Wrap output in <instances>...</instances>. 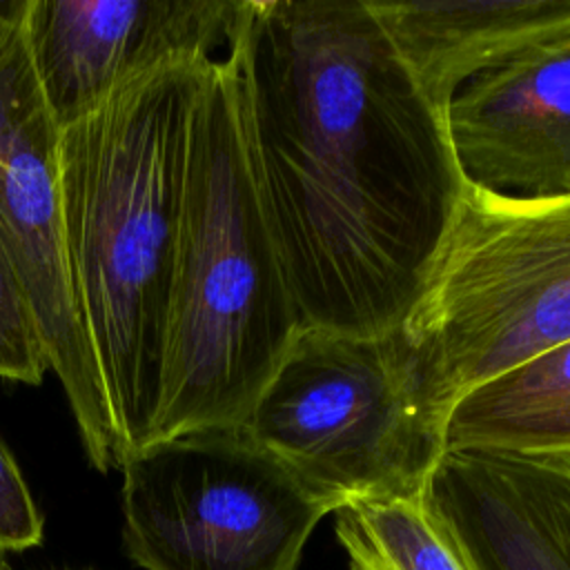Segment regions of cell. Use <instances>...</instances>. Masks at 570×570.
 Returning <instances> with one entry per match:
<instances>
[{
    "label": "cell",
    "mask_w": 570,
    "mask_h": 570,
    "mask_svg": "<svg viewBox=\"0 0 570 570\" xmlns=\"http://www.w3.org/2000/svg\"><path fill=\"white\" fill-rule=\"evenodd\" d=\"M249 147L301 325H403L468 178L365 0H247Z\"/></svg>",
    "instance_id": "1"
},
{
    "label": "cell",
    "mask_w": 570,
    "mask_h": 570,
    "mask_svg": "<svg viewBox=\"0 0 570 570\" xmlns=\"http://www.w3.org/2000/svg\"><path fill=\"white\" fill-rule=\"evenodd\" d=\"M209 65L191 60L147 73L58 138L67 281L105 394L118 470L154 434L191 120Z\"/></svg>",
    "instance_id": "2"
},
{
    "label": "cell",
    "mask_w": 570,
    "mask_h": 570,
    "mask_svg": "<svg viewBox=\"0 0 570 570\" xmlns=\"http://www.w3.org/2000/svg\"><path fill=\"white\" fill-rule=\"evenodd\" d=\"M298 327L256 178L240 67L229 47L212 60L191 120L151 443L240 428Z\"/></svg>",
    "instance_id": "3"
},
{
    "label": "cell",
    "mask_w": 570,
    "mask_h": 570,
    "mask_svg": "<svg viewBox=\"0 0 570 570\" xmlns=\"http://www.w3.org/2000/svg\"><path fill=\"white\" fill-rule=\"evenodd\" d=\"M240 428L330 514L421 497L445 452V419L401 327L301 325Z\"/></svg>",
    "instance_id": "4"
},
{
    "label": "cell",
    "mask_w": 570,
    "mask_h": 570,
    "mask_svg": "<svg viewBox=\"0 0 570 570\" xmlns=\"http://www.w3.org/2000/svg\"><path fill=\"white\" fill-rule=\"evenodd\" d=\"M436 412L570 341V191L501 194L470 180L401 325Z\"/></svg>",
    "instance_id": "5"
},
{
    "label": "cell",
    "mask_w": 570,
    "mask_h": 570,
    "mask_svg": "<svg viewBox=\"0 0 570 570\" xmlns=\"http://www.w3.org/2000/svg\"><path fill=\"white\" fill-rule=\"evenodd\" d=\"M120 472L122 543L142 570H301L330 514L243 428L156 441Z\"/></svg>",
    "instance_id": "6"
},
{
    "label": "cell",
    "mask_w": 570,
    "mask_h": 570,
    "mask_svg": "<svg viewBox=\"0 0 570 570\" xmlns=\"http://www.w3.org/2000/svg\"><path fill=\"white\" fill-rule=\"evenodd\" d=\"M24 0H0V234L24 285L49 372L89 463L118 470L116 441L65 265L58 138L22 31Z\"/></svg>",
    "instance_id": "7"
},
{
    "label": "cell",
    "mask_w": 570,
    "mask_h": 570,
    "mask_svg": "<svg viewBox=\"0 0 570 570\" xmlns=\"http://www.w3.org/2000/svg\"><path fill=\"white\" fill-rule=\"evenodd\" d=\"M247 0H24L22 31L58 131L125 85L227 51Z\"/></svg>",
    "instance_id": "8"
},
{
    "label": "cell",
    "mask_w": 570,
    "mask_h": 570,
    "mask_svg": "<svg viewBox=\"0 0 570 570\" xmlns=\"http://www.w3.org/2000/svg\"><path fill=\"white\" fill-rule=\"evenodd\" d=\"M445 125L472 185L517 196L570 191V31L470 80Z\"/></svg>",
    "instance_id": "9"
},
{
    "label": "cell",
    "mask_w": 570,
    "mask_h": 570,
    "mask_svg": "<svg viewBox=\"0 0 570 570\" xmlns=\"http://www.w3.org/2000/svg\"><path fill=\"white\" fill-rule=\"evenodd\" d=\"M423 499L474 570H570V463L445 450Z\"/></svg>",
    "instance_id": "10"
},
{
    "label": "cell",
    "mask_w": 570,
    "mask_h": 570,
    "mask_svg": "<svg viewBox=\"0 0 570 570\" xmlns=\"http://www.w3.org/2000/svg\"><path fill=\"white\" fill-rule=\"evenodd\" d=\"M390 45L445 114L474 78L570 31V0H365Z\"/></svg>",
    "instance_id": "11"
},
{
    "label": "cell",
    "mask_w": 570,
    "mask_h": 570,
    "mask_svg": "<svg viewBox=\"0 0 570 570\" xmlns=\"http://www.w3.org/2000/svg\"><path fill=\"white\" fill-rule=\"evenodd\" d=\"M445 450H488L570 463V341L461 396Z\"/></svg>",
    "instance_id": "12"
},
{
    "label": "cell",
    "mask_w": 570,
    "mask_h": 570,
    "mask_svg": "<svg viewBox=\"0 0 570 570\" xmlns=\"http://www.w3.org/2000/svg\"><path fill=\"white\" fill-rule=\"evenodd\" d=\"M334 532L350 570H474L423 494L350 503Z\"/></svg>",
    "instance_id": "13"
},
{
    "label": "cell",
    "mask_w": 570,
    "mask_h": 570,
    "mask_svg": "<svg viewBox=\"0 0 570 570\" xmlns=\"http://www.w3.org/2000/svg\"><path fill=\"white\" fill-rule=\"evenodd\" d=\"M47 372L49 363L24 285L0 234V381L40 385Z\"/></svg>",
    "instance_id": "14"
},
{
    "label": "cell",
    "mask_w": 570,
    "mask_h": 570,
    "mask_svg": "<svg viewBox=\"0 0 570 570\" xmlns=\"http://www.w3.org/2000/svg\"><path fill=\"white\" fill-rule=\"evenodd\" d=\"M42 532V514L13 454L0 436V554L38 548Z\"/></svg>",
    "instance_id": "15"
},
{
    "label": "cell",
    "mask_w": 570,
    "mask_h": 570,
    "mask_svg": "<svg viewBox=\"0 0 570 570\" xmlns=\"http://www.w3.org/2000/svg\"><path fill=\"white\" fill-rule=\"evenodd\" d=\"M71 570V568H69ZM76 570H89V568H76Z\"/></svg>",
    "instance_id": "16"
}]
</instances>
